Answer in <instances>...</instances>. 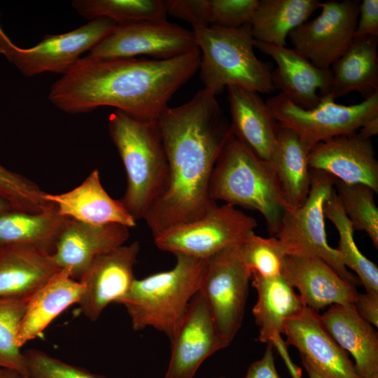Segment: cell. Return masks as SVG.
I'll list each match as a JSON object with an SVG mask.
<instances>
[{
    "label": "cell",
    "mask_w": 378,
    "mask_h": 378,
    "mask_svg": "<svg viewBox=\"0 0 378 378\" xmlns=\"http://www.w3.org/2000/svg\"><path fill=\"white\" fill-rule=\"evenodd\" d=\"M157 122L169 178L166 191L144 218L153 237L200 218L215 202L209 193L211 173L233 135L216 96L204 88L181 106H167Z\"/></svg>",
    "instance_id": "6da1fadb"
},
{
    "label": "cell",
    "mask_w": 378,
    "mask_h": 378,
    "mask_svg": "<svg viewBox=\"0 0 378 378\" xmlns=\"http://www.w3.org/2000/svg\"><path fill=\"white\" fill-rule=\"evenodd\" d=\"M200 59L198 48L167 59L85 56L52 85L48 99L67 113L111 106L137 119L155 120L197 71Z\"/></svg>",
    "instance_id": "7a4b0ae2"
},
{
    "label": "cell",
    "mask_w": 378,
    "mask_h": 378,
    "mask_svg": "<svg viewBox=\"0 0 378 378\" xmlns=\"http://www.w3.org/2000/svg\"><path fill=\"white\" fill-rule=\"evenodd\" d=\"M108 128L127 175L120 200L136 221L144 219L166 191L169 178L157 120H140L115 110L108 115Z\"/></svg>",
    "instance_id": "3957f363"
},
{
    "label": "cell",
    "mask_w": 378,
    "mask_h": 378,
    "mask_svg": "<svg viewBox=\"0 0 378 378\" xmlns=\"http://www.w3.org/2000/svg\"><path fill=\"white\" fill-rule=\"evenodd\" d=\"M209 193L214 200L259 211L271 236L279 231L287 204L270 162L255 155L234 134L213 169Z\"/></svg>",
    "instance_id": "277c9868"
},
{
    "label": "cell",
    "mask_w": 378,
    "mask_h": 378,
    "mask_svg": "<svg viewBox=\"0 0 378 378\" xmlns=\"http://www.w3.org/2000/svg\"><path fill=\"white\" fill-rule=\"evenodd\" d=\"M175 256L172 270L136 279L121 302L134 330L151 327L171 340L199 291L208 259L179 253Z\"/></svg>",
    "instance_id": "5b68a950"
},
{
    "label": "cell",
    "mask_w": 378,
    "mask_h": 378,
    "mask_svg": "<svg viewBox=\"0 0 378 378\" xmlns=\"http://www.w3.org/2000/svg\"><path fill=\"white\" fill-rule=\"evenodd\" d=\"M193 33L201 52L198 69L204 89L215 96L230 85L258 94L276 91L272 66L254 52L249 24L236 29L195 27Z\"/></svg>",
    "instance_id": "8992f818"
},
{
    "label": "cell",
    "mask_w": 378,
    "mask_h": 378,
    "mask_svg": "<svg viewBox=\"0 0 378 378\" xmlns=\"http://www.w3.org/2000/svg\"><path fill=\"white\" fill-rule=\"evenodd\" d=\"M311 178L306 201L298 208L286 210L275 237L281 242L287 255L319 258L342 279L356 286L358 279L346 268L338 251L327 240L323 206L335 190L336 178L313 169Z\"/></svg>",
    "instance_id": "52a82bcc"
},
{
    "label": "cell",
    "mask_w": 378,
    "mask_h": 378,
    "mask_svg": "<svg viewBox=\"0 0 378 378\" xmlns=\"http://www.w3.org/2000/svg\"><path fill=\"white\" fill-rule=\"evenodd\" d=\"M265 102L279 125L295 133L309 150L320 142L356 132L378 116V92L348 106L336 103L328 94L311 109L300 108L281 92Z\"/></svg>",
    "instance_id": "ba28073f"
},
{
    "label": "cell",
    "mask_w": 378,
    "mask_h": 378,
    "mask_svg": "<svg viewBox=\"0 0 378 378\" xmlns=\"http://www.w3.org/2000/svg\"><path fill=\"white\" fill-rule=\"evenodd\" d=\"M257 225L254 218L235 206L215 202L200 218L173 226L153 238L162 251L206 260L243 242Z\"/></svg>",
    "instance_id": "9c48e42d"
},
{
    "label": "cell",
    "mask_w": 378,
    "mask_h": 378,
    "mask_svg": "<svg viewBox=\"0 0 378 378\" xmlns=\"http://www.w3.org/2000/svg\"><path fill=\"white\" fill-rule=\"evenodd\" d=\"M251 278L239 244L228 246L207 260L199 291L227 345L241 326Z\"/></svg>",
    "instance_id": "30bf717a"
},
{
    "label": "cell",
    "mask_w": 378,
    "mask_h": 378,
    "mask_svg": "<svg viewBox=\"0 0 378 378\" xmlns=\"http://www.w3.org/2000/svg\"><path fill=\"white\" fill-rule=\"evenodd\" d=\"M196 48L193 31L167 20L141 21L116 26L87 56L111 59L148 55L155 59H167Z\"/></svg>",
    "instance_id": "8fae6325"
},
{
    "label": "cell",
    "mask_w": 378,
    "mask_h": 378,
    "mask_svg": "<svg viewBox=\"0 0 378 378\" xmlns=\"http://www.w3.org/2000/svg\"><path fill=\"white\" fill-rule=\"evenodd\" d=\"M359 6L354 0L320 3L321 13L289 34L293 49L317 67L330 69L354 39Z\"/></svg>",
    "instance_id": "7c38bea8"
},
{
    "label": "cell",
    "mask_w": 378,
    "mask_h": 378,
    "mask_svg": "<svg viewBox=\"0 0 378 378\" xmlns=\"http://www.w3.org/2000/svg\"><path fill=\"white\" fill-rule=\"evenodd\" d=\"M116 26L107 18L94 19L70 31L46 35L33 47L18 46L9 62L26 77L46 72L64 75L81 58L83 52H89Z\"/></svg>",
    "instance_id": "4fadbf2b"
},
{
    "label": "cell",
    "mask_w": 378,
    "mask_h": 378,
    "mask_svg": "<svg viewBox=\"0 0 378 378\" xmlns=\"http://www.w3.org/2000/svg\"><path fill=\"white\" fill-rule=\"evenodd\" d=\"M140 251L136 241L97 255L80 281L83 293L78 302L80 312L97 321L112 302L121 303L136 279L133 269Z\"/></svg>",
    "instance_id": "5bb4252c"
},
{
    "label": "cell",
    "mask_w": 378,
    "mask_h": 378,
    "mask_svg": "<svg viewBox=\"0 0 378 378\" xmlns=\"http://www.w3.org/2000/svg\"><path fill=\"white\" fill-rule=\"evenodd\" d=\"M170 342L171 356L164 378H193L207 358L228 346L200 291L190 300Z\"/></svg>",
    "instance_id": "9a60e30c"
},
{
    "label": "cell",
    "mask_w": 378,
    "mask_h": 378,
    "mask_svg": "<svg viewBox=\"0 0 378 378\" xmlns=\"http://www.w3.org/2000/svg\"><path fill=\"white\" fill-rule=\"evenodd\" d=\"M317 372L326 378H361L347 353L324 328L317 312L305 306L286 321L284 333Z\"/></svg>",
    "instance_id": "2e32d148"
},
{
    "label": "cell",
    "mask_w": 378,
    "mask_h": 378,
    "mask_svg": "<svg viewBox=\"0 0 378 378\" xmlns=\"http://www.w3.org/2000/svg\"><path fill=\"white\" fill-rule=\"evenodd\" d=\"M311 169L326 172L348 184L360 183L378 192V161L371 139L358 131L315 145L309 151Z\"/></svg>",
    "instance_id": "e0dca14e"
},
{
    "label": "cell",
    "mask_w": 378,
    "mask_h": 378,
    "mask_svg": "<svg viewBox=\"0 0 378 378\" xmlns=\"http://www.w3.org/2000/svg\"><path fill=\"white\" fill-rule=\"evenodd\" d=\"M254 48L274 60L277 67L272 71L274 87L297 106L313 108L321 97L329 94L332 77L330 69L317 67L293 48L255 39Z\"/></svg>",
    "instance_id": "ac0fdd59"
},
{
    "label": "cell",
    "mask_w": 378,
    "mask_h": 378,
    "mask_svg": "<svg viewBox=\"0 0 378 378\" xmlns=\"http://www.w3.org/2000/svg\"><path fill=\"white\" fill-rule=\"evenodd\" d=\"M129 227L119 224L92 225L69 218L57 239L52 258L80 281L99 255L125 244Z\"/></svg>",
    "instance_id": "d6986e66"
},
{
    "label": "cell",
    "mask_w": 378,
    "mask_h": 378,
    "mask_svg": "<svg viewBox=\"0 0 378 378\" xmlns=\"http://www.w3.org/2000/svg\"><path fill=\"white\" fill-rule=\"evenodd\" d=\"M281 276L305 306L318 312L328 306L354 304L358 291L326 262L316 257L287 255Z\"/></svg>",
    "instance_id": "ffe728a7"
},
{
    "label": "cell",
    "mask_w": 378,
    "mask_h": 378,
    "mask_svg": "<svg viewBox=\"0 0 378 378\" xmlns=\"http://www.w3.org/2000/svg\"><path fill=\"white\" fill-rule=\"evenodd\" d=\"M45 198L62 216L75 220L92 225L119 224L129 228L136 225L121 201L105 190L97 169L74 189L61 194L46 193Z\"/></svg>",
    "instance_id": "44dd1931"
},
{
    "label": "cell",
    "mask_w": 378,
    "mask_h": 378,
    "mask_svg": "<svg viewBox=\"0 0 378 378\" xmlns=\"http://www.w3.org/2000/svg\"><path fill=\"white\" fill-rule=\"evenodd\" d=\"M226 89L234 136L270 162L279 128L271 110L256 92L234 85Z\"/></svg>",
    "instance_id": "7402d4cb"
},
{
    "label": "cell",
    "mask_w": 378,
    "mask_h": 378,
    "mask_svg": "<svg viewBox=\"0 0 378 378\" xmlns=\"http://www.w3.org/2000/svg\"><path fill=\"white\" fill-rule=\"evenodd\" d=\"M331 337L355 360L361 378L378 376V335L358 313L354 304L331 305L320 315Z\"/></svg>",
    "instance_id": "603a6c76"
},
{
    "label": "cell",
    "mask_w": 378,
    "mask_h": 378,
    "mask_svg": "<svg viewBox=\"0 0 378 378\" xmlns=\"http://www.w3.org/2000/svg\"><path fill=\"white\" fill-rule=\"evenodd\" d=\"M59 270L51 254L34 246L0 245V298L29 299Z\"/></svg>",
    "instance_id": "cb8c5ba5"
},
{
    "label": "cell",
    "mask_w": 378,
    "mask_h": 378,
    "mask_svg": "<svg viewBox=\"0 0 378 378\" xmlns=\"http://www.w3.org/2000/svg\"><path fill=\"white\" fill-rule=\"evenodd\" d=\"M84 285L74 279L69 270L60 269L29 299L21 320L18 344L23 345L38 337L61 313L78 303Z\"/></svg>",
    "instance_id": "d4e9b609"
},
{
    "label": "cell",
    "mask_w": 378,
    "mask_h": 378,
    "mask_svg": "<svg viewBox=\"0 0 378 378\" xmlns=\"http://www.w3.org/2000/svg\"><path fill=\"white\" fill-rule=\"evenodd\" d=\"M251 277L258 294L252 312L259 327L258 340L274 346L281 339L286 321L298 314L305 305L281 275L265 277L252 274Z\"/></svg>",
    "instance_id": "484cf974"
},
{
    "label": "cell",
    "mask_w": 378,
    "mask_h": 378,
    "mask_svg": "<svg viewBox=\"0 0 378 378\" xmlns=\"http://www.w3.org/2000/svg\"><path fill=\"white\" fill-rule=\"evenodd\" d=\"M330 70L332 77L329 94L335 99L351 92L360 93L364 99L377 93V37L354 38Z\"/></svg>",
    "instance_id": "4316f807"
},
{
    "label": "cell",
    "mask_w": 378,
    "mask_h": 378,
    "mask_svg": "<svg viewBox=\"0 0 378 378\" xmlns=\"http://www.w3.org/2000/svg\"><path fill=\"white\" fill-rule=\"evenodd\" d=\"M309 150L298 136L279 125L270 162L272 164L288 209H296L306 201L311 187Z\"/></svg>",
    "instance_id": "83f0119b"
},
{
    "label": "cell",
    "mask_w": 378,
    "mask_h": 378,
    "mask_svg": "<svg viewBox=\"0 0 378 378\" xmlns=\"http://www.w3.org/2000/svg\"><path fill=\"white\" fill-rule=\"evenodd\" d=\"M320 3L318 0H259L250 24L253 38L286 47L290 31L307 22Z\"/></svg>",
    "instance_id": "f1b7e54d"
},
{
    "label": "cell",
    "mask_w": 378,
    "mask_h": 378,
    "mask_svg": "<svg viewBox=\"0 0 378 378\" xmlns=\"http://www.w3.org/2000/svg\"><path fill=\"white\" fill-rule=\"evenodd\" d=\"M68 219L58 212L55 206L36 214L7 211L0 214V245L26 244L52 255Z\"/></svg>",
    "instance_id": "f546056e"
},
{
    "label": "cell",
    "mask_w": 378,
    "mask_h": 378,
    "mask_svg": "<svg viewBox=\"0 0 378 378\" xmlns=\"http://www.w3.org/2000/svg\"><path fill=\"white\" fill-rule=\"evenodd\" d=\"M325 218L335 225L339 234L338 251L346 268L356 272L367 293H378V268L358 249L354 238L353 227L345 214L335 190L323 206Z\"/></svg>",
    "instance_id": "4dcf8cb0"
},
{
    "label": "cell",
    "mask_w": 378,
    "mask_h": 378,
    "mask_svg": "<svg viewBox=\"0 0 378 378\" xmlns=\"http://www.w3.org/2000/svg\"><path fill=\"white\" fill-rule=\"evenodd\" d=\"M71 6L90 21L107 18L117 26L167 18L164 1L161 0H75Z\"/></svg>",
    "instance_id": "1f68e13d"
},
{
    "label": "cell",
    "mask_w": 378,
    "mask_h": 378,
    "mask_svg": "<svg viewBox=\"0 0 378 378\" xmlns=\"http://www.w3.org/2000/svg\"><path fill=\"white\" fill-rule=\"evenodd\" d=\"M336 194L354 230L365 231L374 248H378V208L376 193L360 183L348 184L336 179Z\"/></svg>",
    "instance_id": "d6a6232c"
},
{
    "label": "cell",
    "mask_w": 378,
    "mask_h": 378,
    "mask_svg": "<svg viewBox=\"0 0 378 378\" xmlns=\"http://www.w3.org/2000/svg\"><path fill=\"white\" fill-rule=\"evenodd\" d=\"M28 300L0 298V368L15 370L25 378L26 364L18 335Z\"/></svg>",
    "instance_id": "836d02e7"
},
{
    "label": "cell",
    "mask_w": 378,
    "mask_h": 378,
    "mask_svg": "<svg viewBox=\"0 0 378 378\" xmlns=\"http://www.w3.org/2000/svg\"><path fill=\"white\" fill-rule=\"evenodd\" d=\"M241 259L252 274L265 277L281 276L287 253L275 237L265 238L255 232L239 244Z\"/></svg>",
    "instance_id": "e575fe53"
},
{
    "label": "cell",
    "mask_w": 378,
    "mask_h": 378,
    "mask_svg": "<svg viewBox=\"0 0 378 378\" xmlns=\"http://www.w3.org/2000/svg\"><path fill=\"white\" fill-rule=\"evenodd\" d=\"M46 193L34 182L0 164V196L13 210L36 214L53 208Z\"/></svg>",
    "instance_id": "d590c367"
},
{
    "label": "cell",
    "mask_w": 378,
    "mask_h": 378,
    "mask_svg": "<svg viewBox=\"0 0 378 378\" xmlns=\"http://www.w3.org/2000/svg\"><path fill=\"white\" fill-rule=\"evenodd\" d=\"M27 378H107L36 349L23 351Z\"/></svg>",
    "instance_id": "8d00e7d4"
},
{
    "label": "cell",
    "mask_w": 378,
    "mask_h": 378,
    "mask_svg": "<svg viewBox=\"0 0 378 378\" xmlns=\"http://www.w3.org/2000/svg\"><path fill=\"white\" fill-rule=\"evenodd\" d=\"M259 0H209V25L236 29L251 24Z\"/></svg>",
    "instance_id": "74e56055"
},
{
    "label": "cell",
    "mask_w": 378,
    "mask_h": 378,
    "mask_svg": "<svg viewBox=\"0 0 378 378\" xmlns=\"http://www.w3.org/2000/svg\"><path fill=\"white\" fill-rule=\"evenodd\" d=\"M167 14L186 21L195 27H205L209 23V0L164 1Z\"/></svg>",
    "instance_id": "f35d334b"
},
{
    "label": "cell",
    "mask_w": 378,
    "mask_h": 378,
    "mask_svg": "<svg viewBox=\"0 0 378 378\" xmlns=\"http://www.w3.org/2000/svg\"><path fill=\"white\" fill-rule=\"evenodd\" d=\"M378 36V1L363 0L360 3L359 14L354 38Z\"/></svg>",
    "instance_id": "ab89813d"
},
{
    "label": "cell",
    "mask_w": 378,
    "mask_h": 378,
    "mask_svg": "<svg viewBox=\"0 0 378 378\" xmlns=\"http://www.w3.org/2000/svg\"><path fill=\"white\" fill-rule=\"evenodd\" d=\"M274 348L268 343L262 357L249 365L243 378H281L275 366Z\"/></svg>",
    "instance_id": "60d3db41"
},
{
    "label": "cell",
    "mask_w": 378,
    "mask_h": 378,
    "mask_svg": "<svg viewBox=\"0 0 378 378\" xmlns=\"http://www.w3.org/2000/svg\"><path fill=\"white\" fill-rule=\"evenodd\" d=\"M359 315L371 325L378 326V293H358L354 302Z\"/></svg>",
    "instance_id": "b9f144b4"
},
{
    "label": "cell",
    "mask_w": 378,
    "mask_h": 378,
    "mask_svg": "<svg viewBox=\"0 0 378 378\" xmlns=\"http://www.w3.org/2000/svg\"><path fill=\"white\" fill-rule=\"evenodd\" d=\"M17 47L4 33L0 25V53L9 61Z\"/></svg>",
    "instance_id": "7bdbcfd3"
},
{
    "label": "cell",
    "mask_w": 378,
    "mask_h": 378,
    "mask_svg": "<svg viewBox=\"0 0 378 378\" xmlns=\"http://www.w3.org/2000/svg\"><path fill=\"white\" fill-rule=\"evenodd\" d=\"M358 133L365 139H371L378 133V116L366 121L358 130Z\"/></svg>",
    "instance_id": "ee69618b"
},
{
    "label": "cell",
    "mask_w": 378,
    "mask_h": 378,
    "mask_svg": "<svg viewBox=\"0 0 378 378\" xmlns=\"http://www.w3.org/2000/svg\"><path fill=\"white\" fill-rule=\"evenodd\" d=\"M286 349L281 350L279 353L281 354L282 358L284 359L285 363L290 372V374L293 378H301V370L298 366H295L290 359L289 356L286 353Z\"/></svg>",
    "instance_id": "f6af8a7d"
},
{
    "label": "cell",
    "mask_w": 378,
    "mask_h": 378,
    "mask_svg": "<svg viewBox=\"0 0 378 378\" xmlns=\"http://www.w3.org/2000/svg\"><path fill=\"white\" fill-rule=\"evenodd\" d=\"M0 378H25L15 370L0 368Z\"/></svg>",
    "instance_id": "bcb514c9"
},
{
    "label": "cell",
    "mask_w": 378,
    "mask_h": 378,
    "mask_svg": "<svg viewBox=\"0 0 378 378\" xmlns=\"http://www.w3.org/2000/svg\"><path fill=\"white\" fill-rule=\"evenodd\" d=\"M302 363L304 366L309 378H326L317 372L312 366H310L305 360L302 359Z\"/></svg>",
    "instance_id": "7dc6e473"
},
{
    "label": "cell",
    "mask_w": 378,
    "mask_h": 378,
    "mask_svg": "<svg viewBox=\"0 0 378 378\" xmlns=\"http://www.w3.org/2000/svg\"><path fill=\"white\" fill-rule=\"evenodd\" d=\"M13 210L7 201L0 196V214Z\"/></svg>",
    "instance_id": "c3c4849f"
},
{
    "label": "cell",
    "mask_w": 378,
    "mask_h": 378,
    "mask_svg": "<svg viewBox=\"0 0 378 378\" xmlns=\"http://www.w3.org/2000/svg\"><path fill=\"white\" fill-rule=\"evenodd\" d=\"M210 378H226L225 377H210Z\"/></svg>",
    "instance_id": "681fc988"
},
{
    "label": "cell",
    "mask_w": 378,
    "mask_h": 378,
    "mask_svg": "<svg viewBox=\"0 0 378 378\" xmlns=\"http://www.w3.org/2000/svg\"><path fill=\"white\" fill-rule=\"evenodd\" d=\"M373 378H378V376L374 377Z\"/></svg>",
    "instance_id": "f907efd6"
}]
</instances>
